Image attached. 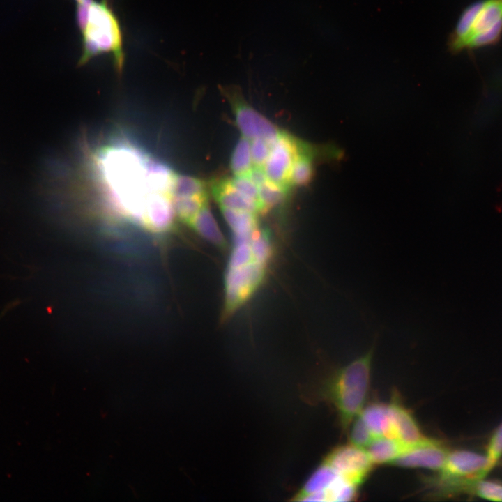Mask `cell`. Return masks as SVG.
Listing matches in <instances>:
<instances>
[{
	"mask_svg": "<svg viewBox=\"0 0 502 502\" xmlns=\"http://www.w3.org/2000/svg\"><path fill=\"white\" fill-rule=\"evenodd\" d=\"M360 416L376 437L394 438L388 404L372 403L361 411Z\"/></svg>",
	"mask_w": 502,
	"mask_h": 502,
	"instance_id": "4fadbf2b",
	"label": "cell"
},
{
	"mask_svg": "<svg viewBox=\"0 0 502 502\" xmlns=\"http://www.w3.org/2000/svg\"><path fill=\"white\" fill-rule=\"evenodd\" d=\"M250 141L243 137L236 144L230 160V167L235 176H245L252 167Z\"/></svg>",
	"mask_w": 502,
	"mask_h": 502,
	"instance_id": "ffe728a7",
	"label": "cell"
},
{
	"mask_svg": "<svg viewBox=\"0 0 502 502\" xmlns=\"http://www.w3.org/2000/svg\"><path fill=\"white\" fill-rule=\"evenodd\" d=\"M252 261L255 260L250 244V239L235 243L229 259V268L241 266Z\"/></svg>",
	"mask_w": 502,
	"mask_h": 502,
	"instance_id": "cb8c5ba5",
	"label": "cell"
},
{
	"mask_svg": "<svg viewBox=\"0 0 502 502\" xmlns=\"http://www.w3.org/2000/svg\"><path fill=\"white\" fill-rule=\"evenodd\" d=\"M449 452L441 441L426 437L411 446L390 464L404 468H425L440 471Z\"/></svg>",
	"mask_w": 502,
	"mask_h": 502,
	"instance_id": "ba28073f",
	"label": "cell"
},
{
	"mask_svg": "<svg viewBox=\"0 0 502 502\" xmlns=\"http://www.w3.org/2000/svg\"><path fill=\"white\" fill-rule=\"evenodd\" d=\"M313 174L310 155L307 147L300 143L298 153L294 161L289 177V184L303 185L308 183Z\"/></svg>",
	"mask_w": 502,
	"mask_h": 502,
	"instance_id": "ac0fdd59",
	"label": "cell"
},
{
	"mask_svg": "<svg viewBox=\"0 0 502 502\" xmlns=\"http://www.w3.org/2000/svg\"><path fill=\"white\" fill-rule=\"evenodd\" d=\"M253 166L263 167L271 152V144L262 139L250 141Z\"/></svg>",
	"mask_w": 502,
	"mask_h": 502,
	"instance_id": "83f0119b",
	"label": "cell"
},
{
	"mask_svg": "<svg viewBox=\"0 0 502 502\" xmlns=\"http://www.w3.org/2000/svg\"><path fill=\"white\" fill-rule=\"evenodd\" d=\"M289 188L267 180L259 187V202L262 212L282 204L288 195Z\"/></svg>",
	"mask_w": 502,
	"mask_h": 502,
	"instance_id": "44dd1931",
	"label": "cell"
},
{
	"mask_svg": "<svg viewBox=\"0 0 502 502\" xmlns=\"http://www.w3.org/2000/svg\"><path fill=\"white\" fill-rule=\"evenodd\" d=\"M250 244L254 260L266 265L271 254L268 234L257 228L250 238Z\"/></svg>",
	"mask_w": 502,
	"mask_h": 502,
	"instance_id": "7402d4cb",
	"label": "cell"
},
{
	"mask_svg": "<svg viewBox=\"0 0 502 502\" xmlns=\"http://www.w3.org/2000/svg\"><path fill=\"white\" fill-rule=\"evenodd\" d=\"M324 462L358 486L365 480L373 464L367 450L352 443L335 448Z\"/></svg>",
	"mask_w": 502,
	"mask_h": 502,
	"instance_id": "8992f818",
	"label": "cell"
},
{
	"mask_svg": "<svg viewBox=\"0 0 502 502\" xmlns=\"http://www.w3.org/2000/svg\"><path fill=\"white\" fill-rule=\"evenodd\" d=\"M300 142L290 135L280 132L271 144L270 154L264 165L268 181L289 188L290 173Z\"/></svg>",
	"mask_w": 502,
	"mask_h": 502,
	"instance_id": "52a82bcc",
	"label": "cell"
},
{
	"mask_svg": "<svg viewBox=\"0 0 502 502\" xmlns=\"http://www.w3.org/2000/svg\"><path fill=\"white\" fill-rule=\"evenodd\" d=\"M211 191L221 208L248 211L256 214L262 213L261 206L257 201L234 189L228 179L213 183L211 185Z\"/></svg>",
	"mask_w": 502,
	"mask_h": 502,
	"instance_id": "8fae6325",
	"label": "cell"
},
{
	"mask_svg": "<svg viewBox=\"0 0 502 502\" xmlns=\"http://www.w3.org/2000/svg\"><path fill=\"white\" fill-rule=\"evenodd\" d=\"M230 185L243 195L257 201L259 204V187L246 176H235L228 179ZM261 206V204H260ZM262 211V209H261Z\"/></svg>",
	"mask_w": 502,
	"mask_h": 502,
	"instance_id": "4316f807",
	"label": "cell"
},
{
	"mask_svg": "<svg viewBox=\"0 0 502 502\" xmlns=\"http://www.w3.org/2000/svg\"><path fill=\"white\" fill-rule=\"evenodd\" d=\"M502 455V423L493 433L487 446L486 457L489 471L495 466Z\"/></svg>",
	"mask_w": 502,
	"mask_h": 502,
	"instance_id": "484cf974",
	"label": "cell"
},
{
	"mask_svg": "<svg viewBox=\"0 0 502 502\" xmlns=\"http://www.w3.org/2000/svg\"><path fill=\"white\" fill-rule=\"evenodd\" d=\"M266 265L252 261L229 268L225 277L226 309L231 312L240 306L260 284Z\"/></svg>",
	"mask_w": 502,
	"mask_h": 502,
	"instance_id": "5b68a950",
	"label": "cell"
},
{
	"mask_svg": "<svg viewBox=\"0 0 502 502\" xmlns=\"http://www.w3.org/2000/svg\"><path fill=\"white\" fill-rule=\"evenodd\" d=\"M502 36V0H480L461 15L451 46L455 50L496 44Z\"/></svg>",
	"mask_w": 502,
	"mask_h": 502,
	"instance_id": "277c9868",
	"label": "cell"
},
{
	"mask_svg": "<svg viewBox=\"0 0 502 502\" xmlns=\"http://www.w3.org/2000/svg\"><path fill=\"white\" fill-rule=\"evenodd\" d=\"M245 176L258 187L268 180L263 167L252 166Z\"/></svg>",
	"mask_w": 502,
	"mask_h": 502,
	"instance_id": "f1b7e54d",
	"label": "cell"
},
{
	"mask_svg": "<svg viewBox=\"0 0 502 502\" xmlns=\"http://www.w3.org/2000/svg\"><path fill=\"white\" fill-rule=\"evenodd\" d=\"M473 491L485 499L502 501V484L498 482L480 480L475 483Z\"/></svg>",
	"mask_w": 502,
	"mask_h": 502,
	"instance_id": "d4e9b609",
	"label": "cell"
},
{
	"mask_svg": "<svg viewBox=\"0 0 502 502\" xmlns=\"http://www.w3.org/2000/svg\"><path fill=\"white\" fill-rule=\"evenodd\" d=\"M374 350L339 370L328 386V395L338 413L340 425L347 431L360 414L369 390Z\"/></svg>",
	"mask_w": 502,
	"mask_h": 502,
	"instance_id": "3957f363",
	"label": "cell"
},
{
	"mask_svg": "<svg viewBox=\"0 0 502 502\" xmlns=\"http://www.w3.org/2000/svg\"><path fill=\"white\" fill-rule=\"evenodd\" d=\"M221 210L233 231L235 243L249 240L258 228L256 213L227 208H221Z\"/></svg>",
	"mask_w": 502,
	"mask_h": 502,
	"instance_id": "9a60e30c",
	"label": "cell"
},
{
	"mask_svg": "<svg viewBox=\"0 0 502 502\" xmlns=\"http://www.w3.org/2000/svg\"><path fill=\"white\" fill-rule=\"evenodd\" d=\"M410 446L397 439L379 436L367 446V452L373 464H390Z\"/></svg>",
	"mask_w": 502,
	"mask_h": 502,
	"instance_id": "5bb4252c",
	"label": "cell"
},
{
	"mask_svg": "<svg viewBox=\"0 0 502 502\" xmlns=\"http://www.w3.org/2000/svg\"><path fill=\"white\" fill-rule=\"evenodd\" d=\"M340 476L333 468L324 462L296 496L297 500L323 501L325 492Z\"/></svg>",
	"mask_w": 502,
	"mask_h": 502,
	"instance_id": "7c38bea8",
	"label": "cell"
},
{
	"mask_svg": "<svg viewBox=\"0 0 502 502\" xmlns=\"http://www.w3.org/2000/svg\"><path fill=\"white\" fill-rule=\"evenodd\" d=\"M190 226L214 244L224 245L225 239L207 204L198 212Z\"/></svg>",
	"mask_w": 502,
	"mask_h": 502,
	"instance_id": "2e32d148",
	"label": "cell"
},
{
	"mask_svg": "<svg viewBox=\"0 0 502 502\" xmlns=\"http://www.w3.org/2000/svg\"><path fill=\"white\" fill-rule=\"evenodd\" d=\"M391 424L395 439L412 446L426 438L412 413L395 396L388 404Z\"/></svg>",
	"mask_w": 502,
	"mask_h": 502,
	"instance_id": "30bf717a",
	"label": "cell"
},
{
	"mask_svg": "<svg viewBox=\"0 0 502 502\" xmlns=\"http://www.w3.org/2000/svg\"><path fill=\"white\" fill-rule=\"evenodd\" d=\"M376 438L360 415L353 420L350 431L351 443L365 448Z\"/></svg>",
	"mask_w": 502,
	"mask_h": 502,
	"instance_id": "603a6c76",
	"label": "cell"
},
{
	"mask_svg": "<svg viewBox=\"0 0 502 502\" xmlns=\"http://www.w3.org/2000/svg\"><path fill=\"white\" fill-rule=\"evenodd\" d=\"M236 123L243 137L250 141L262 139L272 144L280 130L268 119L239 98L231 99Z\"/></svg>",
	"mask_w": 502,
	"mask_h": 502,
	"instance_id": "9c48e42d",
	"label": "cell"
},
{
	"mask_svg": "<svg viewBox=\"0 0 502 502\" xmlns=\"http://www.w3.org/2000/svg\"><path fill=\"white\" fill-rule=\"evenodd\" d=\"M175 215L190 225L201 208L207 204V197H172Z\"/></svg>",
	"mask_w": 502,
	"mask_h": 502,
	"instance_id": "d6986e66",
	"label": "cell"
},
{
	"mask_svg": "<svg viewBox=\"0 0 502 502\" xmlns=\"http://www.w3.org/2000/svg\"><path fill=\"white\" fill-rule=\"evenodd\" d=\"M77 4H89L92 0H75Z\"/></svg>",
	"mask_w": 502,
	"mask_h": 502,
	"instance_id": "f546056e",
	"label": "cell"
},
{
	"mask_svg": "<svg viewBox=\"0 0 502 502\" xmlns=\"http://www.w3.org/2000/svg\"><path fill=\"white\" fill-rule=\"evenodd\" d=\"M105 156V177L114 195L116 209L142 226L149 199L156 193L168 192L153 182L148 167L149 158H143L135 150L128 149H110Z\"/></svg>",
	"mask_w": 502,
	"mask_h": 502,
	"instance_id": "6da1fadb",
	"label": "cell"
},
{
	"mask_svg": "<svg viewBox=\"0 0 502 502\" xmlns=\"http://www.w3.org/2000/svg\"><path fill=\"white\" fill-rule=\"evenodd\" d=\"M172 197H207L206 185L199 178L176 173L171 190Z\"/></svg>",
	"mask_w": 502,
	"mask_h": 502,
	"instance_id": "e0dca14e",
	"label": "cell"
},
{
	"mask_svg": "<svg viewBox=\"0 0 502 502\" xmlns=\"http://www.w3.org/2000/svg\"><path fill=\"white\" fill-rule=\"evenodd\" d=\"M79 29L82 36V51L77 66H82L93 58L107 54L112 56L116 73L121 75L125 63L123 32L108 0H93Z\"/></svg>",
	"mask_w": 502,
	"mask_h": 502,
	"instance_id": "7a4b0ae2",
	"label": "cell"
}]
</instances>
